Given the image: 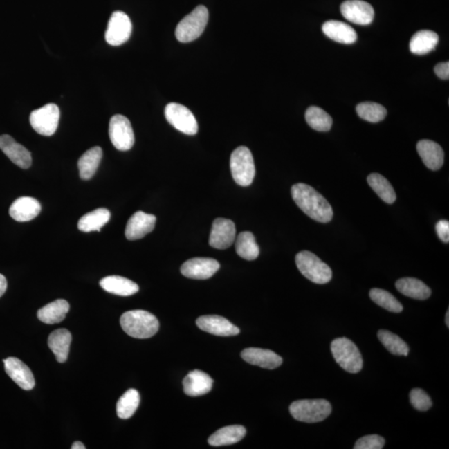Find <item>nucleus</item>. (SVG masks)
Returning a JSON list of instances; mask_svg holds the SVG:
<instances>
[{
  "label": "nucleus",
  "mask_w": 449,
  "mask_h": 449,
  "mask_svg": "<svg viewBox=\"0 0 449 449\" xmlns=\"http://www.w3.org/2000/svg\"><path fill=\"white\" fill-rule=\"evenodd\" d=\"M111 213L108 209L100 208L86 213L80 218L77 228L84 232H100L110 220Z\"/></svg>",
  "instance_id": "obj_31"
},
{
  "label": "nucleus",
  "mask_w": 449,
  "mask_h": 449,
  "mask_svg": "<svg viewBox=\"0 0 449 449\" xmlns=\"http://www.w3.org/2000/svg\"><path fill=\"white\" fill-rule=\"evenodd\" d=\"M369 297L373 302L385 310L393 313L403 311V306L389 291L374 288L369 292Z\"/></svg>",
  "instance_id": "obj_38"
},
{
  "label": "nucleus",
  "mask_w": 449,
  "mask_h": 449,
  "mask_svg": "<svg viewBox=\"0 0 449 449\" xmlns=\"http://www.w3.org/2000/svg\"><path fill=\"white\" fill-rule=\"evenodd\" d=\"M41 205L39 201L30 196L19 197L10 208V215L19 222L30 221L39 216Z\"/></svg>",
  "instance_id": "obj_22"
},
{
  "label": "nucleus",
  "mask_w": 449,
  "mask_h": 449,
  "mask_svg": "<svg viewBox=\"0 0 449 449\" xmlns=\"http://www.w3.org/2000/svg\"><path fill=\"white\" fill-rule=\"evenodd\" d=\"M0 149L18 167L28 169L31 167L30 152L18 143L10 135L0 136Z\"/></svg>",
  "instance_id": "obj_17"
},
{
  "label": "nucleus",
  "mask_w": 449,
  "mask_h": 449,
  "mask_svg": "<svg viewBox=\"0 0 449 449\" xmlns=\"http://www.w3.org/2000/svg\"><path fill=\"white\" fill-rule=\"evenodd\" d=\"M306 120L313 129L318 131L331 130L333 120L327 112L318 107L312 106L306 110Z\"/></svg>",
  "instance_id": "obj_35"
},
{
  "label": "nucleus",
  "mask_w": 449,
  "mask_h": 449,
  "mask_svg": "<svg viewBox=\"0 0 449 449\" xmlns=\"http://www.w3.org/2000/svg\"><path fill=\"white\" fill-rule=\"evenodd\" d=\"M417 151L424 165L432 171H438L444 163V152L439 144L430 140H421L417 144Z\"/></svg>",
  "instance_id": "obj_21"
},
{
  "label": "nucleus",
  "mask_w": 449,
  "mask_h": 449,
  "mask_svg": "<svg viewBox=\"0 0 449 449\" xmlns=\"http://www.w3.org/2000/svg\"><path fill=\"white\" fill-rule=\"evenodd\" d=\"M295 263L300 273L312 282L324 285L332 279L331 267L311 251H300L296 255Z\"/></svg>",
  "instance_id": "obj_6"
},
{
  "label": "nucleus",
  "mask_w": 449,
  "mask_h": 449,
  "mask_svg": "<svg viewBox=\"0 0 449 449\" xmlns=\"http://www.w3.org/2000/svg\"><path fill=\"white\" fill-rule=\"evenodd\" d=\"M120 324L123 331L136 339H148L155 336L159 329L156 317L141 310L125 312L121 316Z\"/></svg>",
  "instance_id": "obj_2"
},
{
  "label": "nucleus",
  "mask_w": 449,
  "mask_h": 449,
  "mask_svg": "<svg viewBox=\"0 0 449 449\" xmlns=\"http://www.w3.org/2000/svg\"><path fill=\"white\" fill-rule=\"evenodd\" d=\"M356 112L360 118L373 123L384 120L387 115L384 106L372 102H361L357 105Z\"/></svg>",
  "instance_id": "obj_37"
},
{
  "label": "nucleus",
  "mask_w": 449,
  "mask_h": 449,
  "mask_svg": "<svg viewBox=\"0 0 449 449\" xmlns=\"http://www.w3.org/2000/svg\"><path fill=\"white\" fill-rule=\"evenodd\" d=\"M109 138L118 150H130L134 145L135 138L129 119L120 114L114 115L109 122Z\"/></svg>",
  "instance_id": "obj_10"
},
{
  "label": "nucleus",
  "mask_w": 449,
  "mask_h": 449,
  "mask_svg": "<svg viewBox=\"0 0 449 449\" xmlns=\"http://www.w3.org/2000/svg\"><path fill=\"white\" fill-rule=\"evenodd\" d=\"M102 158V150L100 147L90 148L82 154L78 160L77 166L82 180H89L95 175Z\"/></svg>",
  "instance_id": "obj_29"
},
{
  "label": "nucleus",
  "mask_w": 449,
  "mask_h": 449,
  "mask_svg": "<svg viewBox=\"0 0 449 449\" xmlns=\"http://www.w3.org/2000/svg\"><path fill=\"white\" fill-rule=\"evenodd\" d=\"M71 448L72 449H85L86 447L84 446V444L80 442V441H76V442H74L73 443Z\"/></svg>",
  "instance_id": "obj_44"
},
{
  "label": "nucleus",
  "mask_w": 449,
  "mask_h": 449,
  "mask_svg": "<svg viewBox=\"0 0 449 449\" xmlns=\"http://www.w3.org/2000/svg\"><path fill=\"white\" fill-rule=\"evenodd\" d=\"M246 434V428L241 425L226 426L214 432L208 443L213 447L228 446L240 442Z\"/></svg>",
  "instance_id": "obj_27"
},
{
  "label": "nucleus",
  "mask_w": 449,
  "mask_h": 449,
  "mask_svg": "<svg viewBox=\"0 0 449 449\" xmlns=\"http://www.w3.org/2000/svg\"><path fill=\"white\" fill-rule=\"evenodd\" d=\"M133 26L129 16L122 11H116L111 16L105 34L107 42L113 46H119L129 39Z\"/></svg>",
  "instance_id": "obj_11"
},
{
  "label": "nucleus",
  "mask_w": 449,
  "mask_h": 449,
  "mask_svg": "<svg viewBox=\"0 0 449 449\" xmlns=\"http://www.w3.org/2000/svg\"><path fill=\"white\" fill-rule=\"evenodd\" d=\"M437 234L441 241L449 242V222L446 220L439 221L435 226Z\"/></svg>",
  "instance_id": "obj_41"
},
{
  "label": "nucleus",
  "mask_w": 449,
  "mask_h": 449,
  "mask_svg": "<svg viewBox=\"0 0 449 449\" xmlns=\"http://www.w3.org/2000/svg\"><path fill=\"white\" fill-rule=\"evenodd\" d=\"M60 111L55 104H48L33 111L30 122L33 129L40 135L52 136L59 127Z\"/></svg>",
  "instance_id": "obj_8"
},
{
  "label": "nucleus",
  "mask_w": 449,
  "mask_h": 449,
  "mask_svg": "<svg viewBox=\"0 0 449 449\" xmlns=\"http://www.w3.org/2000/svg\"><path fill=\"white\" fill-rule=\"evenodd\" d=\"M385 440L377 434L367 435L357 440L354 449H381L384 448Z\"/></svg>",
  "instance_id": "obj_40"
},
{
  "label": "nucleus",
  "mask_w": 449,
  "mask_h": 449,
  "mask_svg": "<svg viewBox=\"0 0 449 449\" xmlns=\"http://www.w3.org/2000/svg\"><path fill=\"white\" fill-rule=\"evenodd\" d=\"M291 196L296 205L311 219L321 223H328L332 220L333 212L331 204L309 185H294L291 188Z\"/></svg>",
  "instance_id": "obj_1"
},
{
  "label": "nucleus",
  "mask_w": 449,
  "mask_h": 449,
  "mask_svg": "<svg viewBox=\"0 0 449 449\" xmlns=\"http://www.w3.org/2000/svg\"><path fill=\"white\" fill-rule=\"evenodd\" d=\"M241 358L247 363L267 369H274L282 365V358L270 349L247 348L241 352Z\"/></svg>",
  "instance_id": "obj_19"
},
{
  "label": "nucleus",
  "mask_w": 449,
  "mask_h": 449,
  "mask_svg": "<svg viewBox=\"0 0 449 449\" xmlns=\"http://www.w3.org/2000/svg\"><path fill=\"white\" fill-rule=\"evenodd\" d=\"M6 372L20 388L31 390L35 388V380L30 368L18 358L10 357L3 360Z\"/></svg>",
  "instance_id": "obj_15"
},
{
  "label": "nucleus",
  "mask_w": 449,
  "mask_h": 449,
  "mask_svg": "<svg viewBox=\"0 0 449 449\" xmlns=\"http://www.w3.org/2000/svg\"><path fill=\"white\" fill-rule=\"evenodd\" d=\"M140 403V394L138 390L130 389L123 394L117 403V414L122 419H130L137 411Z\"/></svg>",
  "instance_id": "obj_34"
},
{
  "label": "nucleus",
  "mask_w": 449,
  "mask_h": 449,
  "mask_svg": "<svg viewBox=\"0 0 449 449\" xmlns=\"http://www.w3.org/2000/svg\"><path fill=\"white\" fill-rule=\"evenodd\" d=\"M342 15L348 21L360 26H368L374 18V8L362 0H347L340 6Z\"/></svg>",
  "instance_id": "obj_14"
},
{
  "label": "nucleus",
  "mask_w": 449,
  "mask_h": 449,
  "mask_svg": "<svg viewBox=\"0 0 449 449\" xmlns=\"http://www.w3.org/2000/svg\"><path fill=\"white\" fill-rule=\"evenodd\" d=\"M236 250L239 257L247 261L257 259L259 255V248L254 235L250 232L239 234L236 240Z\"/></svg>",
  "instance_id": "obj_32"
},
{
  "label": "nucleus",
  "mask_w": 449,
  "mask_h": 449,
  "mask_svg": "<svg viewBox=\"0 0 449 449\" xmlns=\"http://www.w3.org/2000/svg\"><path fill=\"white\" fill-rule=\"evenodd\" d=\"M196 324L201 331L217 336H234L240 329L228 320L219 315H204L196 320Z\"/></svg>",
  "instance_id": "obj_18"
},
{
  "label": "nucleus",
  "mask_w": 449,
  "mask_h": 449,
  "mask_svg": "<svg viewBox=\"0 0 449 449\" xmlns=\"http://www.w3.org/2000/svg\"><path fill=\"white\" fill-rule=\"evenodd\" d=\"M368 183L376 194L388 204H393L396 201V193H395L392 185L388 180L378 173H372L368 176Z\"/></svg>",
  "instance_id": "obj_33"
},
{
  "label": "nucleus",
  "mask_w": 449,
  "mask_h": 449,
  "mask_svg": "<svg viewBox=\"0 0 449 449\" xmlns=\"http://www.w3.org/2000/svg\"><path fill=\"white\" fill-rule=\"evenodd\" d=\"M439 35L431 30H420L412 37L410 51L416 55H424L434 51L439 43Z\"/></svg>",
  "instance_id": "obj_30"
},
{
  "label": "nucleus",
  "mask_w": 449,
  "mask_h": 449,
  "mask_svg": "<svg viewBox=\"0 0 449 449\" xmlns=\"http://www.w3.org/2000/svg\"><path fill=\"white\" fill-rule=\"evenodd\" d=\"M233 179L241 187H248L253 183L255 167L253 154L248 147L241 146L235 149L230 159Z\"/></svg>",
  "instance_id": "obj_7"
},
{
  "label": "nucleus",
  "mask_w": 449,
  "mask_h": 449,
  "mask_svg": "<svg viewBox=\"0 0 449 449\" xmlns=\"http://www.w3.org/2000/svg\"><path fill=\"white\" fill-rule=\"evenodd\" d=\"M331 403L325 399H303L291 403L290 413L298 421L315 423L323 421L331 414Z\"/></svg>",
  "instance_id": "obj_4"
},
{
  "label": "nucleus",
  "mask_w": 449,
  "mask_h": 449,
  "mask_svg": "<svg viewBox=\"0 0 449 449\" xmlns=\"http://www.w3.org/2000/svg\"><path fill=\"white\" fill-rule=\"evenodd\" d=\"M219 269L220 264L215 259L196 257L183 263L181 273L187 278L207 280L213 277Z\"/></svg>",
  "instance_id": "obj_13"
},
{
  "label": "nucleus",
  "mask_w": 449,
  "mask_h": 449,
  "mask_svg": "<svg viewBox=\"0 0 449 449\" xmlns=\"http://www.w3.org/2000/svg\"><path fill=\"white\" fill-rule=\"evenodd\" d=\"M410 398L411 405L419 411H428L432 405L431 398L421 389L411 390Z\"/></svg>",
  "instance_id": "obj_39"
},
{
  "label": "nucleus",
  "mask_w": 449,
  "mask_h": 449,
  "mask_svg": "<svg viewBox=\"0 0 449 449\" xmlns=\"http://www.w3.org/2000/svg\"><path fill=\"white\" fill-rule=\"evenodd\" d=\"M156 218L152 214L139 211L134 214L127 221L125 236L127 240H139L154 230Z\"/></svg>",
  "instance_id": "obj_16"
},
{
  "label": "nucleus",
  "mask_w": 449,
  "mask_h": 449,
  "mask_svg": "<svg viewBox=\"0 0 449 449\" xmlns=\"http://www.w3.org/2000/svg\"><path fill=\"white\" fill-rule=\"evenodd\" d=\"M208 19V8L197 6L177 24L175 32L176 39L181 43H189L199 39L207 27Z\"/></svg>",
  "instance_id": "obj_3"
},
{
  "label": "nucleus",
  "mask_w": 449,
  "mask_h": 449,
  "mask_svg": "<svg viewBox=\"0 0 449 449\" xmlns=\"http://www.w3.org/2000/svg\"><path fill=\"white\" fill-rule=\"evenodd\" d=\"M336 363L351 374H357L363 368V358L356 344L347 338H337L331 346Z\"/></svg>",
  "instance_id": "obj_5"
},
{
  "label": "nucleus",
  "mask_w": 449,
  "mask_h": 449,
  "mask_svg": "<svg viewBox=\"0 0 449 449\" xmlns=\"http://www.w3.org/2000/svg\"><path fill=\"white\" fill-rule=\"evenodd\" d=\"M7 280L2 274H0V297L6 293L7 290Z\"/></svg>",
  "instance_id": "obj_43"
},
{
  "label": "nucleus",
  "mask_w": 449,
  "mask_h": 449,
  "mask_svg": "<svg viewBox=\"0 0 449 449\" xmlns=\"http://www.w3.org/2000/svg\"><path fill=\"white\" fill-rule=\"evenodd\" d=\"M165 117L170 125L181 133L187 135H196L199 131V123L196 119L185 107L176 102H171L165 109Z\"/></svg>",
  "instance_id": "obj_9"
},
{
  "label": "nucleus",
  "mask_w": 449,
  "mask_h": 449,
  "mask_svg": "<svg viewBox=\"0 0 449 449\" xmlns=\"http://www.w3.org/2000/svg\"><path fill=\"white\" fill-rule=\"evenodd\" d=\"M434 72L436 75L442 80H448L449 78V63L444 62L435 66Z\"/></svg>",
  "instance_id": "obj_42"
},
{
  "label": "nucleus",
  "mask_w": 449,
  "mask_h": 449,
  "mask_svg": "<svg viewBox=\"0 0 449 449\" xmlns=\"http://www.w3.org/2000/svg\"><path fill=\"white\" fill-rule=\"evenodd\" d=\"M100 284L105 291L120 296L133 295L139 291L138 284L119 275H110L102 278Z\"/></svg>",
  "instance_id": "obj_25"
},
{
  "label": "nucleus",
  "mask_w": 449,
  "mask_h": 449,
  "mask_svg": "<svg viewBox=\"0 0 449 449\" xmlns=\"http://www.w3.org/2000/svg\"><path fill=\"white\" fill-rule=\"evenodd\" d=\"M396 289L401 294L407 296V297L424 300L430 297L432 291L430 288L425 285L423 282L415 278H402L395 284Z\"/></svg>",
  "instance_id": "obj_28"
},
{
  "label": "nucleus",
  "mask_w": 449,
  "mask_h": 449,
  "mask_svg": "<svg viewBox=\"0 0 449 449\" xmlns=\"http://www.w3.org/2000/svg\"><path fill=\"white\" fill-rule=\"evenodd\" d=\"M322 30L329 39L340 44H351L356 42L358 38L356 30L351 26L336 20L325 22Z\"/></svg>",
  "instance_id": "obj_23"
},
{
  "label": "nucleus",
  "mask_w": 449,
  "mask_h": 449,
  "mask_svg": "<svg viewBox=\"0 0 449 449\" xmlns=\"http://www.w3.org/2000/svg\"><path fill=\"white\" fill-rule=\"evenodd\" d=\"M213 380L207 373L201 370H193L183 380L185 394L191 397L207 394L212 389Z\"/></svg>",
  "instance_id": "obj_20"
},
{
  "label": "nucleus",
  "mask_w": 449,
  "mask_h": 449,
  "mask_svg": "<svg viewBox=\"0 0 449 449\" xmlns=\"http://www.w3.org/2000/svg\"><path fill=\"white\" fill-rule=\"evenodd\" d=\"M236 226L232 221L217 218L213 221L209 244L215 249H228L236 240Z\"/></svg>",
  "instance_id": "obj_12"
},
{
  "label": "nucleus",
  "mask_w": 449,
  "mask_h": 449,
  "mask_svg": "<svg viewBox=\"0 0 449 449\" xmlns=\"http://www.w3.org/2000/svg\"><path fill=\"white\" fill-rule=\"evenodd\" d=\"M445 323H446L448 328H449V311L448 310L446 313V317H445Z\"/></svg>",
  "instance_id": "obj_45"
},
{
  "label": "nucleus",
  "mask_w": 449,
  "mask_h": 449,
  "mask_svg": "<svg viewBox=\"0 0 449 449\" xmlns=\"http://www.w3.org/2000/svg\"><path fill=\"white\" fill-rule=\"evenodd\" d=\"M69 310L70 306L67 300L59 299L41 308L37 313V315H38L39 320L44 324H57L65 319Z\"/></svg>",
  "instance_id": "obj_26"
},
{
  "label": "nucleus",
  "mask_w": 449,
  "mask_h": 449,
  "mask_svg": "<svg viewBox=\"0 0 449 449\" xmlns=\"http://www.w3.org/2000/svg\"><path fill=\"white\" fill-rule=\"evenodd\" d=\"M378 338L382 345L394 356H407L409 354V346L395 333L381 329L378 332Z\"/></svg>",
  "instance_id": "obj_36"
},
{
  "label": "nucleus",
  "mask_w": 449,
  "mask_h": 449,
  "mask_svg": "<svg viewBox=\"0 0 449 449\" xmlns=\"http://www.w3.org/2000/svg\"><path fill=\"white\" fill-rule=\"evenodd\" d=\"M71 342V333L66 329H56L48 336V347L55 354L56 360L59 363L67 361Z\"/></svg>",
  "instance_id": "obj_24"
}]
</instances>
